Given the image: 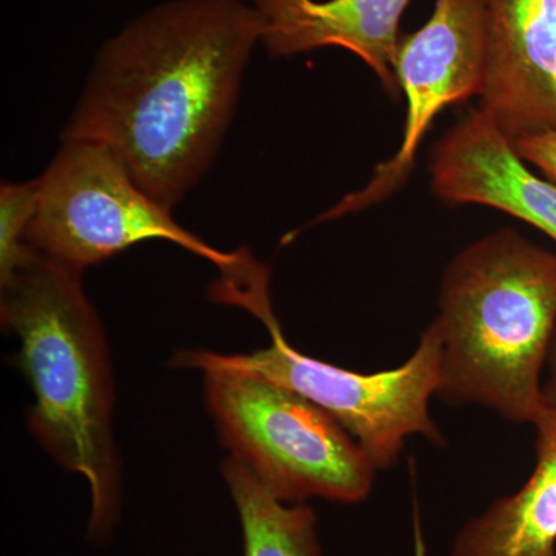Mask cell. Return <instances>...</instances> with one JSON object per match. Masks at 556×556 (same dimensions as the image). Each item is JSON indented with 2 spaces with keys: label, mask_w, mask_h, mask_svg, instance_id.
<instances>
[{
  "label": "cell",
  "mask_w": 556,
  "mask_h": 556,
  "mask_svg": "<svg viewBox=\"0 0 556 556\" xmlns=\"http://www.w3.org/2000/svg\"><path fill=\"white\" fill-rule=\"evenodd\" d=\"M263 24L249 0H167L110 36L62 139L112 150L174 208L217 159Z\"/></svg>",
  "instance_id": "cell-1"
},
{
  "label": "cell",
  "mask_w": 556,
  "mask_h": 556,
  "mask_svg": "<svg viewBox=\"0 0 556 556\" xmlns=\"http://www.w3.org/2000/svg\"><path fill=\"white\" fill-rule=\"evenodd\" d=\"M431 324L442 353L437 397L535 426L556 332V252L511 228L467 244L442 273Z\"/></svg>",
  "instance_id": "cell-2"
},
{
  "label": "cell",
  "mask_w": 556,
  "mask_h": 556,
  "mask_svg": "<svg viewBox=\"0 0 556 556\" xmlns=\"http://www.w3.org/2000/svg\"><path fill=\"white\" fill-rule=\"evenodd\" d=\"M0 320L20 340L30 382L28 424L65 470L90 489L89 533L104 538L119 514V467L112 434L108 338L83 287V270L36 251L0 283Z\"/></svg>",
  "instance_id": "cell-3"
},
{
  "label": "cell",
  "mask_w": 556,
  "mask_h": 556,
  "mask_svg": "<svg viewBox=\"0 0 556 556\" xmlns=\"http://www.w3.org/2000/svg\"><path fill=\"white\" fill-rule=\"evenodd\" d=\"M268 328L269 346L251 354L179 351L177 368L211 364L240 369L295 391L325 409L367 453L378 471L397 466L409 438L422 437L438 447L444 434L430 413L441 379V339L433 324L420 334L405 364L378 372H358L306 356L285 338L269 300V281L249 285L230 298Z\"/></svg>",
  "instance_id": "cell-4"
},
{
  "label": "cell",
  "mask_w": 556,
  "mask_h": 556,
  "mask_svg": "<svg viewBox=\"0 0 556 556\" xmlns=\"http://www.w3.org/2000/svg\"><path fill=\"white\" fill-rule=\"evenodd\" d=\"M193 369L204 375L207 412L230 456L278 501L356 504L371 495L378 468L309 399L240 369L211 364Z\"/></svg>",
  "instance_id": "cell-5"
},
{
  "label": "cell",
  "mask_w": 556,
  "mask_h": 556,
  "mask_svg": "<svg viewBox=\"0 0 556 556\" xmlns=\"http://www.w3.org/2000/svg\"><path fill=\"white\" fill-rule=\"evenodd\" d=\"M39 178V200L27 244L84 270L141 241L164 240L217 266L236 268L247 249L223 252L189 232L172 211L150 199L104 146L62 139Z\"/></svg>",
  "instance_id": "cell-6"
},
{
  "label": "cell",
  "mask_w": 556,
  "mask_h": 556,
  "mask_svg": "<svg viewBox=\"0 0 556 556\" xmlns=\"http://www.w3.org/2000/svg\"><path fill=\"white\" fill-rule=\"evenodd\" d=\"M485 58L484 0H437L426 24L399 40L394 73L407 104L401 146L364 188L348 193L316 222L364 211L401 189L439 113L481 94Z\"/></svg>",
  "instance_id": "cell-7"
},
{
  "label": "cell",
  "mask_w": 556,
  "mask_h": 556,
  "mask_svg": "<svg viewBox=\"0 0 556 556\" xmlns=\"http://www.w3.org/2000/svg\"><path fill=\"white\" fill-rule=\"evenodd\" d=\"M479 110L511 141L556 131V0H484Z\"/></svg>",
  "instance_id": "cell-8"
},
{
  "label": "cell",
  "mask_w": 556,
  "mask_h": 556,
  "mask_svg": "<svg viewBox=\"0 0 556 556\" xmlns=\"http://www.w3.org/2000/svg\"><path fill=\"white\" fill-rule=\"evenodd\" d=\"M431 189L450 204L496 208L556 244V185L535 174L515 142L481 110H471L434 146Z\"/></svg>",
  "instance_id": "cell-9"
},
{
  "label": "cell",
  "mask_w": 556,
  "mask_h": 556,
  "mask_svg": "<svg viewBox=\"0 0 556 556\" xmlns=\"http://www.w3.org/2000/svg\"><path fill=\"white\" fill-rule=\"evenodd\" d=\"M263 24L262 46L276 58L343 49L367 64L399 98L394 60L409 0H249Z\"/></svg>",
  "instance_id": "cell-10"
},
{
  "label": "cell",
  "mask_w": 556,
  "mask_h": 556,
  "mask_svg": "<svg viewBox=\"0 0 556 556\" xmlns=\"http://www.w3.org/2000/svg\"><path fill=\"white\" fill-rule=\"evenodd\" d=\"M536 463L525 485L468 519L450 556H556V412L535 424Z\"/></svg>",
  "instance_id": "cell-11"
},
{
  "label": "cell",
  "mask_w": 556,
  "mask_h": 556,
  "mask_svg": "<svg viewBox=\"0 0 556 556\" xmlns=\"http://www.w3.org/2000/svg\"><path fill=\"white\" fill-rule=\"evenodd\" d=\"M222 471L239 511L244 556H321L313 508L278 501L237 457H226Z\"/></svg>",
  "instance_id": "cell-12"
},
{
  "label": "cell",
  "mask_w": 556,
  "mask_h": 556,
  "mask_svg": "<svg viewBox=\"0 0 556 556\" xmlns=\"http://www.w3.org/2000/svg\"><path fill=\"white\" fill-rule=\"evenodd\" d=\"M39 200V178L25 182L3 181L0 186V283L30 260L35 249L27 232Z\"/></svg>",
  "instance_id": "cell-13"
},
{
  "label": "cell",
  "mask_w": 556,
  "mask_h": 556,
  "mask_svg": "<svg viewBox=\"0 0 556 556\" xmlns=\"http://www.w3.org/2000/svg\"><path fill=\"white\" fill-rule=\"evenodd\" d=\"M521 159L556 185V131L532 135L515 141Z\"/></svg>",
  "instance_id": "cell-14"
},
{
  "label": "cell",
  "mask_w": 556,
  "mask_h": 556,
  "mask_svg": "<svg viewBox=\"0 0 556 556\" xmlns=\"http://www.w3.org/2000/svg\"><path fill=\"white\" fill-rule=\"evenodd\" d=\"M543 397L546 408L556 412V332L551 354H548L546 372H544Z\"/></svg>",
  "instance_id": "cell-15"
},
{
  "label": "cell",
  "mask_w": 556,
  "mask_h": 556,
  "mask_svg": "<svg viewBox=\"0 0 556 556\" xmlns=\"http://www.w3.org/2000/svg\"><path fill=\"white\" fill-rule=\"evenodd\" d=\"M416 556H426V547H424L422 538H420L419 530L416 533Z\"/></svg>",
  "instance_id": "cell-16"
}]
</instances>
